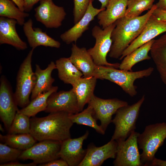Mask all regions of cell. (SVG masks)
<instances>
[{"label":"cell","mask_w":166,"mask_h":166,"mask_svg":"<svg viewBox=\"0 0 166 166\" xmlns=\"http://www.w3.org/2000/svg\"><path fill=\"white\" fill-rule=\"evenodd\" d=\"M65 112L50 113L47 116L30 119V133L37 141L50 140L62 142L71 138L73 123Z\"/></svg>","instance_id":"1"},{"label":"cell","mask_w":166,"mask_h":166,"mask_svg":"<svg viewBox=\"0 0 166 166\" xmlns=\"http://www.w3.org/2000/svg\"><path fill=\"white\" fill-rule=\"evenodd\" d=\"M157 8L154 4L144 15L136 17L124 16L115 22L111 38L112 41L109 56L118 59L124 50L140 35L148 19Z\"/></svg>","instance_id":"2"},{"label":"cell","mask_w":166,"mask_h":166,"mask_svg":"<svg viewBox=\"0 0 166 166\" xmlns=\"http://www.w3.org/2000/svg\"><path fill=\"white\" fill-rule=\"evenodd\" d=\"M153 70L154 68L152 67L141 70L132 71L96 65L93 76L97 79H105L117 84L126 93L133 97L137 93V87L134 85L135 80L149 76Z\"/></svg>","instance_id":"3"},{"label":"cell","mask_w":166,"mask_h":166,"mask_svg":"<svg viewBox=\"0 0 166 166\" xmlns=\"http://www.w3.org/2000/svg\"><path fill=\"white\" fill-rule=\"evenodd\" d=\"M166 138V123H157L146 126L141 133H139L137 143L142 150L141 162L143 166H149L158 150Z\"/></svg>","instance_id":"4"},{"label":"cell","mask_w":166,"mask_h":166,"mask_svg":"<svg viewBox=\"0 0 166 166\" xmlns=\"http://www.w3.org/2000/svg\"><path fill=\"white\" fill-rule=\"evenodd\" d=\"M145 99L144 95L136 103L122 107L117 110L112 121L115 125V130L111 140H125L135 131L140 108Z\"/></svg>","instance_id":"5"},{"label":"cell","mask_w":166,"mask_h":166,"mask_svg":"<svg viewBox=\"0 0 166 166\" xmlns=\"http://www.w3.org/2000/svg\"><path fill=\"white\" fill-rule=\"evenodd\" d=\"M34 49H32L21 64L16 77L14 96L18 106L22 108L27 106L30 102V96L36 82V76L32 66Z\"/></svg>","instance_id":"6"},{"label":"cell","mask_w":166,"mask_h":166,"mask_svg":"<svg viewBox=\"0 0 166 166\" xmlns=\"http://www.w3.org/2000/svg\"><path fill=\"white\" fill-rule=\"evenodd\" d=\"M115 26L114 22L104 29L97 26L92 29V34L95 39V43L93 47L87 50L97 66L119 68L120 63H110L106 59L112 44L111 34Z\"/></svg>","instance_id":"7"},{"label":"cell","mask_w":166,"mask_h":166,"mask_svg":"<svg viewBox=\"0 0 166 166\" xmlns=\"http://www.w3.org/2000/svg\"><path fill=\"white\" fill-rule=\"evenodd\" d=\"M39 142L22 151L18 159L22 160H31L37 164H41L60 157L61 142L50 140Z\"/></svg>","instance_id":"8"},{"label":"cell","mask_w":166,"mask_h":166,"mask_svg":"<svg viewBox=\"0 0 166 166\" xmlns=\"http://www.w3.org/2000/svg\"><path fill=\"white\" fill-rule=\"evenodd\" d=\"M139 133L134 131L125 140L117 141V151L114 166H143L137 140Z\"/></svg>","instance_id":"9"},{"label":"cell","mask_w":166,"mask_h":166,"mask_svg":"<svg viewBox=\"0 0 166 166\" xmlns=\"http://www.w3.org/2000/svg\"><path fill=\"white\" fill-rule=\"evenodd\" d=\"M88 104L93 108L94 117L100 121V126L105 132L112 122L113 115L119 109L128 105L127 102L117 98L103 99L94 95Z\"/></svg>","instance_id":"10"},{"label":"cell","mask_w":166,"mask_h":166,"mask_svg":"<svg viewBox=\"0 0 166 166\" xmlns=\"http://www.w3.org/2000/svg\"><path fill=\"white\" fill-rule=\"evenodd\" d=\"M34 11L36 20L48 28L61 26L66 14L64 8L55 5L53 0H41Z\"/></svg>","instance_id":"11"},{"label":"cell","mask_w":166,"mask_h":166,"mask_svg":"<svg viewBox=\"0 0 166 166\" xmlns=\"http://www.w3.org/2000/svg\"><path fill=\"white\" fill-rule=\"evenodd\" d=\"M0 81V117L8 130L19 109L9 81L2 75Z\"/></svg>","instance_id":"12"},{"label":"cell","mask_w":166,"mask_h":166,"mask_svg":"<svg viewBox=\"0 0 166 166\" xmlns=\"http://www.w3.org/2000/svg\"><path fill=\"white\" fill-rule=\"evenodd\" d=\"M45 112H65L71 114L80 112L77 98L72 89L52 93L48 98Z\"/></svg>","instance_id":"13"},{"label":"cell","mask_w":166,"mask_h":166,"mask_svg":"<svg viewBox=\"0 0 166 166\" xmlns=\"http://www.w3.org/2000/svg\"><path fill=\"white\" fill-rule=\"evenodd\" d=\"M166 32V22L158 20L152 14L141 34L124 50L120 59H122L136 49Z\"/></svg>","instance_id":"14"},{"label":"cell","mask_w":166,"mask_h":166,"mask_svg":"<svg viewBox=\"0 0 166 166\" xmlns=\"http://www.w3.org/2000/svg\"><path fill=\"white\" fill-rule=\"evenodd\" d=\"M89 135V131H87L80 137L73 139L70 138L61 142L59 156L67 162L69 166H78L83 160L86 149H83V144Z\"/></svg>","instance_id":"15"},{"label":"cell","mask_w":166,"mask_h":166,"mask_svg":"<svg viewBox=\"0 0 166 166\" xmlns=\"http://www.w3.org/2000/svg\"><path fill=\"white\" fill-rule=\"evenodd\" d=\"M117 145L116 141L111 140L99 147L90 144L86 149L85 155L78 166H100L107 159H115Z\"/></svg>","instance_id":"16"},{"label":"cell","mask_w":166,"mask_h":166,"mask_svg":"<svg viewBox=\"0 0 166 166\" xmlns=\"http://www.w3.org/2000/svg\"><path fill=\"white\" fill-rule=\"evenodd\" d=\"M91 1L85 14L81 18L72 28L61 34V40L67 44L76 43L83 34L89 28V26L95 16L105 8H95Z\"/></svg>","instance_id":"17"},{"label":"cell","mask_w":166,"mask_h":166,"mask_svg":"<svg viewBox=\"0 0 166 166\" xmlns=\"http://www.w3.org/2000/svg\"><path fill=\"white\" fill-rule=\"evenodd\" d=\"M33 24L32 19H29L23 26L24 32L32 49H34L40 46L57 48L60 47L61 43L59 42L50 37L41 29L33 28Z\"/></svg>","instance_id":"18"},{"label":"cell","mask_w":166,"mask_h":166,"mask_svg":"<svg viewBox=\"0 0 166 166\" xmlns=\"http://www.w3.org/2000/svg\"><path fill=\"white\" fill-rule=\"evenodd\" d=\"M15 19L1 17L0 18V44L10 45L19 50L27 48V44L18 34Z\"/></svg>","instance_id":"19"},{"label":"cell","mask_w":166,"mask_h":166,"mask_svg":"<svg viewBox=\"0 0 166 166\" xmlns=\"http://www.w3.org/2000/svg\"><path fill=\"white\" fill-rule=\"evenodd\" d=\"M128 0H110L105 9L97 15L98 23L104 29L125 16Z\"/></svg>","instance_id":"20"},{"label":"cell","mask_w":166,"mask_h":166,"mask_svg":"<svg viewBox=\"0 0 166 166\" xmlns=\"http://www.w3.org/2000/svg\"><path fill=\"white\" fill-rule=\"evenodd\" d=\"M69 57L73 65L83 73V77L93 76L96 65L85 48H80L72 44Z\"/></svg>","instance_id":"21"},{"label":"cell","mask_w":166,"mask_h":166,"mask_svg":"<svg viewBox=\"0 0 166 166\" xmlns=\"http://www.w3.org/2000/svg\"><path fill=\"white\" fill-rule=\"evenodd\" d=\"M55 69L56 64L53 61H51L44 69H42L38 65H36L34 72L36 80L31 94V100L40 94L48 91L52 88L55 80L52 77L51 74L53 70Z\"/></svg>","instance_id":"22"},{"label":"cell","mask_w":166,"mask_h":166,"mask_svg":"<svg viewBox=\"0 0 166 166\" xmlns=\"http://www.w3.org/2000/svg\"><path fill=\"white\" fill-rule=\"evenodd\" d=\"M97 80L93 76L81 77L72 85V89L77 97L80 112L94 95Z\"/></svg>","instance_id":"23"},{"label":"cell","mask_w":166,"mask_h":166,"mask_svg":"<svg viewBox=\"0 0 166 166\" xmlns=\"http://www.w3.org/2000/svg\"><path fill=\"white\" fill-rule=\"evenodd\" d=\"M150 51L160 78L166 85V32L155 40Z\"/></svg>","instance_id":"24"},{"label":"cell","mask_w":166,"mask_h":166,"mask_svg":"<svg viewBox=\"0 0 166 166\" xmlns=\"http://www.w3.org/2000/svg\"><path fill=\"white\" fill-rule=\"evenodd\" d=\"M58 77L65 84L72 85L83 75L69 57H61L55 62Z\"/></svg>","instance_id":"25"},{"label":"cell","mask_w":166,"mask_h":166,"mask_svg":"<svg viewBox=\"0 0 166 166\" xmlns=\"http://www.w3.org/2000/svg\"><path fill=\"white\" fill-rule=\"evenodd\" d=\"M155 41L153 39L136 49L125 57L120 63L119 68L127 71H132V68L137 63L151 59L148 55Z\"/></svg>","instance_id":"26"},{"label":"cell","mask_w":166,"mask_h":166,"mask_svg":"<svg viewBox=\"0 0 166 166\" xmlns=\"http://www.w3.org/2000/svg\"><path fill=\"white\" fill-rule=\"evenodd\" d=\"M58 89L57 86H53L49 91L39 95L31 100L27 106L18 110V111L30 117L35 116L40 112L45 111L49 97L52 93L57 92Z\"/></svg>","instance_id":"27"},{"label":"cell","mask_w":166,"mask_h":166,"mask_svg":"<svg viewBox=\"0 0 166 166\" xmlns=\"http://www.w3.org/2000/svg\"><path fill=\"white\" fill-rule=\"evenodd\" d=\"M0 138L7 145L22 150L31 147L37 141L30 133L8 134L4 136L0 134Z\"/></svg>","instance_id":"28"},{"label":"cell","mask_w":166,"mask_h":166,"mask_svg":"<svg viewBox=\"0 0 166 166\" xmlns=\"http://www.w3.org/2000/svg\"><path fill=\"white\" fill-rule=\"evenodd\" d=\"M69 117L73 123L87 126L94 129L98 133L104 135L105 132L97 122L92 107L88 105L84 110L76 114L69 113Z\"/></svg>","instance_id":"29"},{"label":"cell","mask_w":166,"mask_h":166,"mask_svg":"<svg viewBox=\"0 0 166 166\" xmlns=\"http://www.w3.org/2000/svg\"><path fill=\"white\" fill-rule=\"evenodd\" d=\"M29 14L21 10L10 0H0V16L15 20L21 26L25 23V18Z\"/></svg>","instance_id":"30"},{"label":"cell","mask_w":166,"mask_h":166,"mask_svg":"<svg viewBox=\"0 0 166 166\" xmlns=\"http://www.w3.org/2000/svg\"><path fill=\"white\" fill-rule=\"evenodd\" d=\"M156 0H128L125 16H139L144 11L151 9Z\"/></svg>","instance_id":"31"},{"label":"cell","mask_w":166,"mask_h":166,"mask_svg":"<svg viewBox=\"0 0 166 166\" xmlns=\"http://www.w3.org/2000/svg\"><path fill=\"white\" fill-rule=\"evenodd\" d=\"M30 119L28 116L18 110L8 130V134L30 133Z\"/></svg>","instance_id":"32"},{"label":"cell","mask_w":166,"mask_h":166,"mask_svg":"<svg viewBox=\"0 0 166 166\" xmlns=\"http://www.w3.org/2000/svg\"><path fill=\"white\" fill-rule=\"evenodd\" d=\"M22 151L5 144L0 143V163L1 164L15 161L18 159Z\"/></svg>","instance_id":"33"},{"label":"cell","mask_w":166,"mask_h":166,"mask_svg":"<svg viewBox=\"0 0 166 166\" xmlns=\"http://www.w3.org/2000/svg\"><path fill=\"white\" fill-rule=\"evenodd\" d=\"M94 0H74V23H77L85 14L91 1Z\"/></svg>","instance_id":"34"},{"label":"cell","mask_w":166,"mask_h":166,"mask_svg":"<svg viewBox=\"0 0 166 166\" xmlns=\"http://www.w3.org/2000/svg\"><path fill=\"white\" fill-rule=\"evenodd\" d=\"M41 166H68L67 162L61 158V159H56L48 163L40 164Z\"/></svg>","instance_id":"35"},{"label":"cell","mask_w":166,"mask_h":166,"mask_svg":"<svg viewBox=\"0 0 166 166\" xmlns=\"http://www.w3.org/2000/svg\"><path fill=\"white\" fill-rule=\"evenodd\" d=\"M152 15L158 20L166 22V10L156 8Z\"/></svg>","instance_id":"36"},{"label":"cell","mask_w":166,"mask_h":166,"mask_svg":"<svg viewBox=\"0 0 166 166\" xmlns=\"http://www.w3.org/2000/svg\"><path fill=\"white\" fill-rule=\"evenodd\" d=\"M37 164L34 162L27 163L22 164L18 162L11 161L8 163L1 164L0 166H36Z\"/></svg>","instance_id":"37"},{"label":"cell","mask_w":166,"mask_h":166,"mask_svg":"<svg viewBox=\"0 0 166 166\" xmlns=\"http://www.w3.org/2000/svg\"><path fill=\"white\" fill-rule=\"evenodd\" d=\"M41 0H24L25 11H30L33 8L34 6Z\"/></svg>","instance_id":"38"},{"label":"cell","mask_w":166,"mask_h":166,"mask_svg":"<svg viewBox=\"0 0 166 166\" xmlns=\"http://www.w3.org/2000/svg\"><path fill=\"white\" fill-rule=\"evenodd\" d=\"M149 166H166V160L159 159L155 157Z\"/></svg>","instance_id":"39"},{"label":"cell","mask_w":166,"mask_h":166,"mask_svg":"<svg viewBox=\"0 0 166 166\" xmlns=\"http://www.w3.org/2000/svg\"><path fill=\"white\" fill-rule=\"evenodd\" d=\"M22 11H24V0H11Z\"/></svg>","instance_id":"40"},{"label":"cell","mask_w":166,"mask_h":166,"mask_svg":"<svg viewBox=\"0 0 166 166\" xmlns=\"http://www.w3.org/2000/svg\"><path fill=\"white\" fill-rule=\"evenodd\" d=\"M155 4L157 8L166 10V0H159Z\"/></svg>","instance_id":"41"},{"label":"cell","mask_w":166,"mask_h":166,"mask_svg":"<svg viewBox=\"0 0 166 166\" xmlns=\"http://www.w3.org/2000/svg\"><path fill=\"white\" fill-rule=\"evenodd\" d=\"M101 4V8L105 9L110 0H98Z\"/></svg>","instance_id":"42"},{"label":"cell","mask_w":166,"mask_h":166,"mask_svg":"<svg viewBox=\"0 0 166 166\" xmlns=\"http://www.w3.org/2000/svg\"><path fill=\"white\" fill-rule=\"evenodd\" d=\"M0 131H1L2 132H4V130L1 124H0Z\"/></svg>","instance_id":"43"}]
</instances>
